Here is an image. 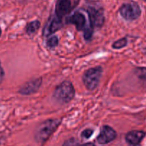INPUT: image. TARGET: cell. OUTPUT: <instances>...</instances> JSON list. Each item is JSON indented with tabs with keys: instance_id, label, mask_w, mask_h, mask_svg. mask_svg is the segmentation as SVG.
Returning a JSON list of instances; mask_svg holds the SVG:
<instances>
[{
	"instance_id": "obj_1",
	"label": "cell",
	"mask_w": 146,
	"mask_h": 146,
	"mask_svg": "<svg viewBox=\"0 0 146 146\" xmlns=\"http://www.w3.org/2000/svg\"><path fill=\"white\" fill-rule=\"evenodd\" d=\"M61 121L58 119L47 120L41 123L36 133V140L39 143L45 142L57 129Z\"/></svg>"
},
{
	"instance_id": "obj_2",
	"label": "cell",
	"mask_w": 146,
	"mask_h": 146,
	"mask_svg": "<svg viewBox=\"0 0 146 146\" xmlns=\"http://www.w3.org/2000/svg\"><path fill=\"white\" fill-rule=\"evenodd\" d=\"M74 95L75 90L69 81H64L58 86L54 93V98L61 104H66L71 101Z\"/></svg>"
},
{
	"instance_id": "obj_3",
	"label": "cell",
	"mask_w": 146,
	"mask_h": 146,
	"mask_svg": "<svg viewBox=\"0 0 146 146\" xmlns=\"http://www.w3.org/2000/svg\"><path fill=\"white\" fill-rule=\"evenodd\" d=\"M102 74V68L100 66L90 68L84 73L83 81L86 88L89 91H93L98 86Z\"/></svg>"
},
{
	"instance_id": "obj_4",
	"label": "cell",
	"mask_w": 146,
	"mask_h": 146,
	"mask_svg": "<svg viewBox=\"0 0 146 146\" xmlns=\"http://www.w3.org/2000/svg\"><path fill=\"white\" fill-rule=\"evenodd\" d=\"M120 14L126 20L133 21L140 17L141 10L139 5L135 2L125 4L120 8Z\"/></svg>"
},
{
	"instance_id": "obj_5",
	"label": "cell",
	"mask_w": 146,
	"mask_h": 146,
	"mask_svg": "<svg viewBox=\"0 0 146 146\" xmlns=\"http://www.w3.org/2000/svg\"><path fill=\"white\" fill-rule=\"evenodd\" d=\"M78 2V0H57L56 4V14L61 19L71 12Z\"/></svg>"
},
{
	"instance_id": "obj_6",
	"label": "cell",
	"mask_w": 146,
	"mask_h": 146,
	"mask_svg": "<svg viewBox=\"0 0 146 146\" xmlns=\"http://www.w3.org/2000/svg\"><path fill=\"white\" fill-rule=\"evenodd\" d=\"M116 137L117 133L113 128L108 125H104L97 137V142L101 145H106L114 141Z\"/></svg>"
},
{
	"instance_id": "obj_7",
	"label": "cell",
	"mask_w": 146,
	"mask_h": 146,
	"mask_svg": "<svg viewBox=\"0 0 146 146\" xmlns=\"http://www.w3.org/2000/svg\"><path fill=\"white\" fill-rule=\"evenodd\" d=\"M88 11L91 25L93 27H101L104 23V14L101 9L96 7H89Z\"/></svg>"
},
{
	"instance_id": "obj_8",
	"label": "cell",
	"mask_w": 146,
	"mask_h": 146,
	"mask_svg": "<svg viewBox=\"0 0 146 146\" xmlns=\"http://www.w3.org/2000/svg\"><path fill=\"white\" fill-rule=\"evenodd\" d=\"M42 80L41 78L31 80L24 84L19 90V93L22 95H30L37 91L41 86Z\"/></svg>"
},
{
	"instance_id": "obj_9",
	"label": "cell",
	"mask_w": 146,
	"mask_h": 146,
	"mask_svg": "<svg viewBox=\"0 0 146 146\" xmlns=\"http://www.w3.org/2000/svg\"><path fill=\"white\" fill-rule=\"evenodd\" d=\"M145 137V133L141 131H130L125 135V141L131 146H138Z\"/></svg>"
},
{
	"instance_id": "obj_10",
	"label": "cell",
	"mask_w": 146,
	"mask_h": 146,
	"mask_svg": "<svg viewBox=\"0 0 146 146\" xmlns=\"http://www.w3.org/2000/svg\"><path fill=\"white\" fill-rule=\"evenodd\" d=\"M61 27V19L58 17H54L51 18L44 30V34L46 36H48L51 34H54L55 31H58Z\"/></svg>"
},
{
	"instance_id": "obj_11",
	"label": "cell",
	"mask_w": 146,
	"mask_h": 146,
	"mask_svg": "<svg viewBox=\"0 0 146 146\" xmlns=\"http://www.w3.org/2000/svg\"><path fill=\"white\" fill-rule=\"evenodd\" d=\"M70 23L74 24L78 30H83L86 25V18L81 12H75L68 19Z\"/></svg>"
},
{
	"instance_id": "obj_12",
	"label": "cell",
	"mask_w": 146,
	"mask_h": 146,
	"mask_svg": "<svg viewBox=\"0 0 146 146\" xmlns=\"http://www.w3.org/2000/svg\"><path fill=\"white\" fill-rule=\"evenodd\" d=\"M40 25H41L40 21H37V20L29 23L27 26V32L29 34H34V33H35L38 29V28L40 27Z\"/></svg>"
},
{
	"instance_id": "obj_13",
	"label": "cell",
	"mask_w": 146,
	"mask_h": 146,
	"mask_svg": "<svg viewBox=\"0 0 146 146\" xmlns=\"http://www.w3.org/2000/svg\"><path fill=\"white\" fill-rule=\"evenodd\" d=\"M135 74L144 86H146V68H138L135 71Z\"/></svg>"
},
{
	"instance_id": "obj_14",
	"label": "cell",
	"mask_w": 146,
	"mask_h": 146,
	"mask_svg": "<svg viewBox=\"0 0 146 146\" xmlns=\"http://www.w3.org/2000/svg\"><path fill=\"white\" fill-rule=\"evenodd\" d=\"M127 43H128V41H127L126 38H122L121 39L118 40V41H115V42L113 44V48H121L127 45Z\"/></svg>"
},
{
	"instance_id": "obj_15",
	"label": "cell",
	"mask_w": 146,
	"mask_h": 146,
	"mask_svg": "<svg viewBox=\"0 0 146 146\" xmlns=\"http://www.w3.org/2000/svg\"><path fill=\"white\" fill-rule=\"evenodd\" d=\"M93 32H94V30H93V27L91 24L88 25L87 27H84V38L86 39H90L92 36Z\"/></svg>"
},
{
	"instance_id": "obj_16",
	"label": "cell",
	"mask_w": 146,
	"mask_h": 146,
	"mask_svg": "<svg viewBox=\"0 0 146 146\" xmlns=\"http://www.w3.org/2000/svg\"><path fill=\"white\" fill-rule=\"evenodd\" d=\"M58 43V38H57V36H54L50 37L49 38H48V40H47L46 41L47 46H48V47H50V48H54V47L56 46Z\"/></svg>"
},
{
	"instance_id": "obj_17",
	"label": "cell",
	"mask_w": 146,
	"mask_h": 146,
	"mask_svg": "<svg viewBox=\"0 0 146 146\" xmlns=\"http://www.w3.org/2000/svg\"><path fill=\"white\" fill-rule=\"evenodd\" d=\"M79 143L78 142L76 139L74 138H71L70 139L67 140L64 143L62 146H79Z\"/></svg>"
},
{
	"instance_id": "obj_18",
	"label": "cell",
	"mask_w": 146,
	"mask_h": 146,
	"mask_svg": "<svg viewBox=\"0 0 146 146\" xmlns=\"http://www.w3.org/2000/svg\"><path fill=\"white\" fill-rule=\"evenodd\" d=\"M93 133H94V131L92 129H86L81 133V137L85 139H88L89 138H91Z\"/></svg>"
},
{
	"instance_id": "obj_19",
	"label": "cell",
	"mask_w": 146,
	"mask_h": 146,
	"mask_svg": "<svg viewBox=\"0 0 146 146\" xmlns=\"http://www.w3.org/2000/svg\"><path fill=\"white\" fill-rule=\"evenodd\" d=\"M4 70H3L2 67H1V64H0V84H1V81H2L3 78H4Z\"/></svg>"
},
{
	"instance_id": "obj_20",
	"label": "cell",
	"mask_w": 146,
	"mask_h": 146,
	"mask_svg": "<svg viewBox=\"0 0 146 146\" xmlns=\"http://www.w3.org/2000/svg\"><path fill=\"white\" fill-rule=\"evenodd\" d=\"M79 146H96V145H94L93 143H85L84 144V145H79Z\"/></svg>"
},
{
	"instance_id": "obj_21",
	"label": "cell",
	"mask_w": 146,
	"mask_h": 146,
	"mask_svg": "<svg viewBox=\"0 0 146 146\" xmlns=\"http://www.w3.org/2000/svg\"><path fill=\"white\" fill-rule=\"evenodd\" d=\"M1 29H0V36H1Z\"/></svg>"
},
{
	"instance_id": "obj_22",
	"label": "cell",
	"mask_w": 146,
	"mask_h": 146,
	"mask_svg": "<svg viewBox=\"0 0 146 146\" xmlns=\"http://www.w3.org/2000/svg\"><path fill=\"white\" fill-rule=\"evenodd\" d=\"M145 49H146V48H145Z\"/></svg>"
}]
</instances>
